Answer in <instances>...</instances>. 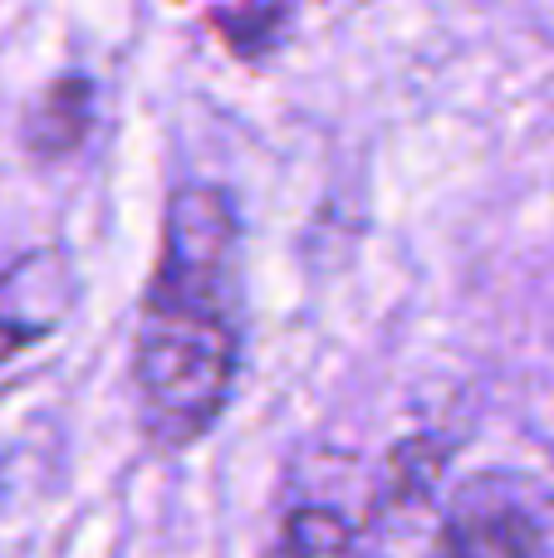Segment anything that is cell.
<instances>
[{"instance_id":"obj_4","label":"cell","mask_w":554,"mask_h":558,"mask_svg":"<svg viewBox=\"0 0 554 558\" xmlns=\"http://www.w3.org/2000/svg\"><path fill=\"white\" fill-rule=\"evenodd\" d=\"M270 558H353V524L329 505H300L285 514Z\"/></svg>"},{"instance_id":"obj_3","label":"cell","mask_w":554,"mask_h":558,"mask_svg":"<svg viewBox=\"0 0 554 558\" xmlns=\"http://www.w3.org/2000/svg\"><path fill=\"white\" fill-rule=\"evenodd\" d=\"M98 118V88L88 74H64L39 94V104L25 118V147L45 162L79 153Z\"/></svg>"},{"instance_id":"obj_5","label":"cell","mask_w":554,"mask_h":558,"mask_svg":"<svg viewBox=\"0 0 554 558\" xmlns=\"http://www.w3.org/2000/svg\"><path fill=\"white\" fill-rule=\"evenodd\" d=\"M49 328L45 324H25V318H10V314H0V367L10 363V357H20L29 343H39Z\"/></svg>"},{"instance_id":"obj_1","label":"cell","mask_w":554,"mask_h":558,"mask_svg":"<svg viewBox=\"0 0 554 558\" xmlns=\"http://www.w3.org/2000/svg\"><path fill=\"white\" fill-rule=\"evenodd\" d=\"M241 373V216L212 182L167 196L162 245L133 333V397L157 451H186L226 416Z\"/></svg>"},{"instance_id":"obj_2","label":"cell","mask_w":554,"mask_h":558,"mask_svg":"<svg viewBox=\"0 0 554 558\" xmlns=\"http://www.w3.org/2000/svg\"><path fill=\"white\" fill-rule=\"evenodd\" d=\"M432 558H550L545 530L501 485H477L437 530Z\"/></svg>"}]
</instances>
